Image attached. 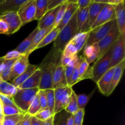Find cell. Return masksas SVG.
Masks as SVG:
<instances>
[{
	"mask_svg": "<svg viewBox=\"0 0 125 125\" xmlns=\"http://www.w3.org/2000/svg\"><path fill=\"white\" fill-rule=\"evenodd\" d=\"M61 54L51 48V51L44 58L39 67L42 72L41 81L39 90L52 89V78L55 68L60 63Z\"/></svg>",
	"mask_w": 125,
	"mask_h": 125,
	"instance_id": "6da1fadb",
	"label": "cell"
},
{
	"mask_svg": "<svg viewBox=\"0 0 125 125\" xmlns=\"http://www.w3.org/2000/svg\"><path fill=\"white\" fill-rule=\"evenodd\" d=\"M76 12L68 23L60 31L57 38L54 42L52 49L56 52L62 54L67 44L77 34Z\"/></svg>",
	"mask_w": 125,
	"mask_h": 125,
	"instance_id": "7a4b0ae2",
	"label": "cell"
},
{
	"mask_svg": "<svg viewBox=\"0 0 125 125\" xmlns=\"http://www.w3.org/2000/svg\"><path fill=\"white\" fill-rule=\"evenodd\" d=\"M39 88L22 89L17 88V92L12 99L16 106L24 113H26L30 104L39 92Z\"/></svg>",
	"mask_w": 125,
	"mask_h": 125,
	"instance_id": "3957f363",
	"label": "cell"
},
{
	"mask_svg": "<svg viewBox=\"0 0 125 125\" xmlns=\"http://www.w3.org/2000/svg\"><path fill=\"white\" fill-rule=\"evenodd\" d=\"M54 90V114L56 115L59 112L64 110L69 103L72 92V87L66 86L60 87Z\"/></svg>",
	"mask_w": 125,
	"mask_h": 125,
	"instance_id": "277c9868",
	"label": "cell"
},
{
	"mask_svg": "<svg viewBox=\"0 0 125 125\" xmlns=\"http://www.w3.org/2000/svg\"><path fill=\"white\" fill-rule=\"evenodd\" d=\"M112 47L102 57L97 59L95 61L94 64L92 66L93 75L92 80L95 83H97L102 76L110 68Z\"/></svg>",
	"mask_w": 125,
	"mask_h": 125,
	"instance_id": "5b68a950",
	"label": "cell"
},
{
	"mask_svg": "<svg viewBox=\"0 0 125 125\" xmlns=\"http://www.w3.org/2000/svg\"><path fill=\"white\" fill-rule=\"evenodd\" d=\"M116 24L117 22L115 19L90 30L87 41L85 46H89L93 44L98 43L107 35V34L112 30V28Z\"/></svg>",
	"mask_w": 125,
	"mask_h": 125,
	"instance_id": "8992f818",
	"label": "cell"
},
{
	"mask_svg": "<svg viewBox=\"0 0 125 125\" xmlns=\"http://www.w3.org/2000/svg\"><path fill=\"white\" fill-rule=\"evenodd\" d=\"M36 0H27L17 10V13L22 25L35 20Z\"/></svg>",
	"mask_w": 125,
	"mask_h": 125,
	"instance_id": "52a82bcc",
	"label": "cell"
},
{
	"mask_svg": "<svg viewBox=\"0 0 125 125\" xmlns=\"http://www.w3.org/2000/svg\"><path fill=\"white\" fill-rule=\"evenodd\" d=\"M125 38L120 36L112 47L110 68H114L125 59Z\"/></svg>",
	"mask_w": 125,
	"mask_h": 125,
	"instance_id": "ba28073f",
	"label": "cell"
},
{
	"mask_svg": "<svg viewBox=\"0 0 125 125\" xmlns=\"http://www.w3.org/2000/svg\"><path fill=\"white\" fill-rule=\"evenodd\" d=\"M120 36V33L118 31V27L116 24L112 29V30L105 36L102 40L98 43L100 50V54L98 58L102 57L118 40Z\"/></svg>",
	"mask_w": 125,
	"mask_h": 125,
	"instance_id": "9c48e42d",
	"label": "cell"
},
{
	"mask_svg": "<svg viewBox=\"0 0 125 125\" xmlns=\"http://www.w3.org/2000/svg\"><path fill=\"white\" fill-rule=\"evenodd\" d=\"M115 6L106 4L92 26L90 27V29L92 30L96 27L102 25L104 23L115 19Z\"/></svg>",
	"mask_w": 125,
	"mask_h": 125,
	"instance_id": "30bf717a",
	"label": "cell"
},
{
	"mask_svg": "<svg viewBox=\"0 0 125 125\" xmlns=\"http://www.w3.org/2000/svg\"><path fill=\"white\" fill-rule=\"evenodd\" d=\"M0 18L4 20L8 24L9 31L7 35L16 32L23 26L17 13V11L5 12L0 16Z\"/></svg>",
	"mask_w": 125,
	"mask_h": 125,
	"instance_id": "8fae6325",
	"label": "cell"
},
{
	"mask_svg": "<svg viewBox=\"0 0 125 125\" xmlns=\"http://www.w3.org/2000/svg\"><path fill=\"white\" fill-rule=\"evenodd\" d=\"M28 58H29V56L23 54L16 61L11 69L9 81H12L13 79L19 76L26 70L29 64Z\"/></svg>",
	"mask_w": 125,
	"mask_h": 125,
	"instance_id": "7c38bea8",
	"label": "cell"
},
{
	"mask_svg": "<svg viewBox=\"0 0 125 125\" xmlns=\"http://www.w3.org/2000/svg\"><path fill=\"white\" fill-rule=\"evenodd\" d=\"M88 7L81 10H77L76 12V33H84L90 31L89 23V12Z\"/></svg>",
	"mask_w": 125,
	"mask_h": 125,
	"instance_id": "4fadbf2b",
	"label": "cell"
},
{
	"mask_svg": "<svg viewBox=\"0 0 125 125\" xmlns=\"http://www.w3.org/2000/svg\"><path fill=\"white\" fill-rule=\"evenodd\" d=\"M61 6V5L56 8L51 10H48L45 13V15L40 20H39L37 25L39 30L47 29V28H51V27L54 28L56 15H57V12L59 10Z\"/></svg>",
	"mask_w": 125,
	"mask_h": 125,
	"instance_id": "5bb4252c",
	"label": "cell"
},
{
	"mask_svg": "<svg viewBox=\"0 0 125 125\" xmlns=\"http://www.w3.org/2000/svg\"><path fill=\"white\" fill-rule=\"evenodd\" d=\"M115 20L118 31L122 37L125 38V1L115 6Z\"/></svg>",
	"mask_w": 125,
	"mask_h": 125,
	"instance_id": "9a60e30c",
	"label": "cell"
},
{
	"mask_svg": "<svg viewBox=\"0 0 125 125\" xmlns=\"http://www.w3.org/2000/svg\"><path fill=\"white\" fill-rule=\"evenodd\" d=\"M52 89L68 85L66 81L64 67L60 63L54 70L52 78Z\"/></svg>",
	"mask_w": 125,
	"mask_h": 125,
	"instance_id": "2e32d148",
	"label": "cell"
},
{
	"mask_svg": "<svg viewBox=\"0 0 125 125\" xmlns=\"http://www.w3.org/2000/svg\"><path fill=\"white\" fill-rule=\"evenodd\" d=\"M114 68L115 67L109 68L96 83L100 92L105 96H107L109 89L112 81V74L114 71Z\"/></svg>",
	"mask_w": 125,
	"mask_h": 125,
	"instance_id": "e0dca14e",
	"label": "cell"
},
{
	"mask_svg": "<svg viewBox=\"0 0 125 125\" xmlns=\"http://www.w3.org/2000/svg\"><path fill=\"white\" fill-rule=\"evenodd\" d=\"M125 67V59L123 60L122 62L118 63L117 66H115L114 68V71L113 74H112V81H111V85H110L109 89L108 94H107V96H109L114 89H115L116 87L117 86L119 81H120L121 78L123 75V72H124Z\"/></svg>",
	"mask_w": 125,
	"mask_h": 125,
	"instance_id": "ac0fdd59",
	"label": "cell"
},
{
	"mask_svg": "<svg viewBox=\"0 0 125 125\" xmlns=\"http://www.w3.org/2000/svg\"><path fill=\"white\" fill-rule=\"evenodd\" d=\"M42 72L38 68L29 78L17 88L22 89H29L39 88L41 81Z\"/></svg>",
	"mask_w": 125,
	"mask_h": 125,
	"instance_id": "d6986e66",
	"label": "cell"
},
{
	"mask_svg": "<svg viewBox=\"0 0 125 125\" xmlns=\"http://www.w3.org/2000/svg\"><path fill=\"white\" fill-rule=\"evenodd\" d=\"M77 0L76 1H70V3L68 4V7H67V10H66L65 14L63 15V18H62V20L60 22L59 24H58L56 28L59 29L60 31L68 23L71 18L73 17L74 13L77 12L78 10V4L76 2Z\"/></svg>",
	"mask_w": 125,
	"mask_h": 125,
	"instance_id": "ffe728a7",
	"label": "cell"
},
{
	"mask_svg": "<svg viewBox=\"0 0 125 125\" xmlns=\"http://www.w3.org/2000/svg\"><path fill=\"white\" fill-rule=\"evenodd\" d=\"M99 54H100V50L98 43L84 46L83 56L89 64L95 62L98 58Z\"/></svg>",
	"mask_w": 125,
	"mask_h": 125,
	"instance_id": "44dd1931",
	"label": "cell"
},
{
	"mask_svg": "<svg viewBox=\"0 0 125 125\" xmlns=\"http://www.w3.org/2000/svg\"><path fill=\"white\" fill-rule=\"evenodd\" d=\"M105 4H106L97 2L96 0H95V1H93L92 0L90 4L88 7V9H88V12H89V23L90 28L92 26V25L94 23V22L95 21L96 18H97L98 15L100 13L101 10L103 9Z\"/></svg>",
	"mask_w": 125,
	"mask_h": 125,
	"instance_id": "7402d4cb",
	"label": "cell"
},
{
	"mask_svg": "<svg viewBox=\"0 0 125 125\" xmlns=\"http://www.w3.org/2000/svg\"><path fill=\"white\" fill-rule=\"evenodd\" d=\"M90 31L84 33H78L68 42L75 48L78 52L81 51L83 48L85 46L87 41L88 37H89Z\"/></svg>",
	"mask_w": 125,
	"mask_h": 125,
	"instance_id": "603a6c76",
	"label": "cell"
},
{
	"mask_svg": "<svg viewBox=\"0 0 125 125\" xmlns=\"http://www.w3.org/2000/svg\"><path fill=\"white\" fill-rule=\"evenodd\" d=\"M38 68H39L38 65H32L29 63L26 70L19 76H18L12 81V84H13L15 87L17 88L21 84H23L28 78H29Z\"/></svg>",
	"mask_w": 125,
	"mask_h": 125,
	"instance_id": "cb8c5ba5",
	"label": "cell"
},
{
	"mask_svg": "<svg viewBox=\"0 0 125 125\" xmlns=\"http://www.w3.org/2000/svg\"><path fill=\"white\" fill-rule=\"evenodd\" d=\"M53 29V27H51V28H47V29H41V30L38 31L37 33L36 34V35H35V37H34L32 40V42L31 45L29 46V48L27 50V51H26L25 53L23 55H26V56H29L31 52H32L34 50H35V48L36 46L39 45V43L42 40V39L45 37V35L48 34V32H50L52 29Z\"/></svg>",
	"mask_w": 125,
	"mask_h": 125,
	"instance_id": "d4e9b609",
	"label": "cell"
},
{
	"mask_svg": "<svg viewBox=\"0 0 125 125\" xmlns=\"http://www.w3.org/2000/svg\"><path fill=\"white\" fill-rule=\"evenodd\" d=\"M17 88L8 81H3L0 78V94L9 97L13 98L17 92Z\"/></svg>",
	"mask_w": 125,
	"mask_h": 125,
	"instance_id": "484cf974",
	"label": "cell"
},
{
	"mask_svg": "<svg viewBox=\"0 0 125 125\" xmlns=\"http://www.w3.org/2000/svg\"><path fill=\"white\" fill-rule=\"evenodd\" d=\"M39 29L37 27L17 48L15 50L18 51L19 52H20L21 54H24L25 53L26 51H27L28 48H29V46L31 45L32 42V40L34 37H35V35H36V34L37 33Z\"/></svg>",
	"mask_w": 125,
	"mask_h": 125,
	"instance_id": "4316f807",
	"label": "cell"
},
{
	"mask_svg": "<svg viewBox=\"0 0 125 125\" xmlns=\"http://www.w3.org/2000/svg\"><path fill=\"white\" fill-rule=\"evenodd\" d=\"M78 63H79V56L77 54L73 57V59L65 67H64L66 81H67L68 86L69 85L70 83L71 77H72V74L74 72V68L78 65Z\"/></svg>",
	"mask_w": 125,
	"mask_h": 125,
	"instance_id": "83f0119b",
	"label": "cell"
},
{
	"mask_svg": "<svg viewBox=\"0 0 125 125\" xmlns=\"http://www.w3.org/2000/svg\"><path fill=\"white\" fill-rule=\"evenodd\" d=\"M48 0H36L35 20H40L48 12Z\"/></svg>",
	"mask_w": 125,
	"mask_h": 125,
	"instance_id": "f1b7e54d",
	"label": "cell"
},
{
	"mask_svg": "<svg viewBox=\"0 0 125 125\" xmlns=\"http://www.w3.org/2000/svg\"><path fill=\"white\" fill-rule=\"evenodd\" d=\"M59 32V29H57L56 28H53V29H52L50 32L48 33V34L45 35V37L42 39V40L39 43V45H38L37 46H36V48H35V50H37V49L43 47V46L50 44V43H51L52 42H54V40H56V39L57 38Z\"/></svg>",
	"mask_w": 125,
	"mask_h": 125,
	"instance_id": "f546056e",
	"label": "cell"
},
{
	"mask_svg": "<svg viewBox=\"0 0 125 125\" xmlns=\"http://www.w3.org/2000/svg\"><path fill=\"white\" fill-rule=\"evenodd\" d=\"M64 110L66 112L71 115H74L79 110L77 103V95L74 91L72 92L69 103Z\"/></svg>",
	"mask_w": 125,
	"mask_h": 125,
	"instance_id": "4dcf8cb0",
	"label": "cell"
},
{
	"mask_svg": "<svg viewBox=\"0 0 125 125\" xmlns=\"http://www.w3.org/2000/svg\"><path fill=\"white\" fill-rule=\"evenodd\" d=\"M25 114L13 115L4 116L2 125H17L23 120Z\"/></svg>",
	"mask_w": 125,
	"mask_h": 125,
	"instance_id": "1f68e13d",
	"label": "cell"
},
{
	"mask_svg": "<svg viewBox=\"0 0 125 125\" xmlns=\"http://www.w3.org/2000/svg\"><path fill=\"white\" fill-rule=\"evenodd\" d=\"M17 59H18L13 60H4V68L1 74V78L2 80L8 81L12 66Z\"/></svg>",
	"mask_w": 125,
	"mask_h": 125,
	"instance_id": "d6a6232c",
	"label": "cell"
},
{
	"mask_svg": "<svg viewBox=\"0 0 125 125\" xmlns=\"http://www.w3.org/2000/svg\"><path fill=\"white\" fill-rule=\"evenodd\" d=\"M95 90H93L89 95H85V94H80L77 95V103H78V109H84L85 106L87 104L89 100H90L91 97L94 94Z\"/></svg>",
	"mask_w": 125,
	"mask_h": 125,
	"instance_id": "836d02e7",
	"label": "cell"
},
{
	"mask_svg": "<svg viewBox=\"0 0 125 125\" xmlns=\"http://www.w3.org/2000/svg\"><path fill=\"white\" fill-rule=\"evenodd\" d=\"M41 107H40V102H39V95H38V93L35 96V98L33 100L32 102L30 104L29 109H28V111L26 113L30 115L31 116H34V115L36 114L38 112L40 111Z\"/></svg>",
	"mask_w": 125,
	"mask_h": 125,
	"instance_id": "e575fe53",
	"label": "cell"
},
{
	"mask_svg": "<svg viewBox=\"0 0 125 125\" xmlns=\"http://www.w3.org/2000/svg\"><path fill=\"white\" fill-rule=\"evenodd\" d=\"M54 115H55L54 114L53 112H51L48 107H46V108L44 109L40 110L39 112H38L36 114H35L32 117H34L35 118L39 120L44 122V121L47 120L49 118H50L52 116Z\"/></svg>",
	"mask_w": 125,
	"mask_h": 125,
	"instance_id": "d590c367",
	"label": "cell"
},
{
	"mask_svg": "<svg viewBox=\"0 0 125 125\" xmlns=\"http://www.w3.org/2000/svg\"><path fill=\"white\" fill-rule=\"evenodd\" d=\"M46 94L47 107L54 113V90L52 89L45 90Z\"/></svg>",
	"mask_w": 125,
	"mask_h": 125,
	"instance_id": "8d00e7d4",
	"label": "cell"
},
{
	"mask_svg": "<svg viewBox=\"0 0 125 125\" xmlns=\"http://www.w3.org/2000/svg\"><path fill=\"white\" fill-rule=\"evenodd\" d=\"M70 1L66 0L65 2L61 5L59 10L57 12V15H56V20H55L54 24V28H56L58 26V24L60 23V22L61 21V20H62V18H63V15L65 14V12L66 10H67V7H68V4H69Z\"/></svg>",
	"mask_w": 125,
	"mask_h": 125,
	"instance_id": "74e56055",
	"label": "cell"
},
{
	"mask_svg": "<svg viewBox=\"0 0 125 125\" xmlns=\"http://www.w3.org/2000/svg\"><path fill=\"white\" fill-rule=\"evenodd\" d=\"M2 113L4 116L13 115L20 114H26L21 111L18 107H13V106H6L2 104Z\"/></svg>",
	"mask_w": 125,
	"mask_h": 125,
	"instance_id": "f35d334b",
	"label": "cell"
},
{
	"mask_svg": "<svg viewBox=\"0 0 125 125\" xmlns=\"http://www.w3.org/2000/svg\"><path fill=\"white\" fill-rule=\"evenodd\" d=\"M78 72H79V81L80 79L83 74L85 73L89 67V63L87 62L85 59L84 58L83 56H79V63H78Z\"/></svg>",
	"mask_w": 125,
	"mask_h": 125,
	"instance_id": "ab89813d",
	"label": "cell"
},
{
	"mask_svg": "<svg viewBox=\"0 0 125 125\" xmlns=\"http://www.w3.org/2000/svg\"><path fill=\"white\" fill-rule=\"evenodd\" d=\"M84 109H79L73 115V125H83Z\"/></svg>",
	"mask_w": 125,
	"mask_h": 125,
	"instance_id": "60d3db41",
	"label": "cell"
},
{
	"mask_svg": "<svg viewBox=\"0 0 125 125\" xmlns=\"http://www.w3.org/2000/svg\"><path fill=\"white\" fill-rule=\"evenodd\" d=\"M38 95H39V102H40V107H41L40 110L46 108L47 107V101H46L45 90H39L38 92Z\"/></svg>",
	"mask_w": 125,
	"mask_h": 125,
	"instance_id": "b9f144b4",
	"label": "cell"
},
{
	"mask_svg": "<svg viewBox=\"0 0 125 125\" xmlns=\"http://www.w3.org/2000/svg\"><path fill=\"white\" fill-rule=\"evenodd\" d=\"M23 54L19 52L16 50H13V51H9L7 52L5 56L1 57V58L4 60H13L18 59Z\"/></svg>",
	"mask_w": 125,
	"mask_h": 125,
	"instance_id": "7bdbcfd3",
	"label": "cell"
},
{
	"mask_svg": "<svg viewBox=\"0 0 125 125\" xmlns=\"http://www.w3.org/2000/svg\"><path fill=\"white\" fill-rule=\"evenodd\" d=\"M0 100L3 105H6V106H13V107H18L15 104L12 98L9 97V96H6L4 95L0 94Z\"/></svg>",
	"mask_w": 125,
	"mask_h": 125,
	"instance_id": "ee69618b",
	"label": "cell"
},
{
	"mask_svg": "<svg viewBox=\"0 0 125 125\" xmlns=\"http://www.w3.org/2000/svg\"><path fill=\"white\" fill-rule=\"evenodd\" d=\"M78 65H77L76 67H75V68H74V72H73L72 77H71L70 83L69 85H68V86L71 87H72L73 85H74V84H76V83H78V82H79V72H78Z\"/></svg>",
	"mask_w": 125,
	"mask_h": 125,
	"instance_id": "f6af8a7d",
	"label": "cell"
},
{
	"mask_svg": "<svg viewBox=\"0 0 125 125\" xmlns=\"http://www.w3.org/2000/svg\"><path fill=\"white\" fill-rule=\"evenodd\" d=\"M66 0H48V11L51 10L53 9L56 8L65 2Z\"/></svg>",
	"mask_w": 125,
	"mask_h": 125,
	"instance_id": "bcb514c9",
	"label": "cell"
},
{
	"mask_svg": "<svg viewBox=\"0 0 125 125\" xmlns=\"http://www.w3.org/2000/svg\"><path fill=\"white\" fill-rule=\"evenodd\" d=\"M92 0H77L76 2L78 4V9L81 10L88 7Z\"/></svg>",
	"mask_w": 125,
	"mask_h": 125,
	"instance_id": "7dc6e473",
	"label": "cell"
},
{
	"mask_svg": "<svg viewBox=\"0 0 125 125\" xmlns=\"http://www.w3.org/2000/svg\"><path fill=\"white\" fill-rule=\"evenodd\" d=\"M9 25L4 20L0 18V34H8Z\"/></svg>",
	"mask_w": 125,
	"mask_h": 125,
	"instance_id": "c3c4849f",
	"label": "cell"
},
{
	"mask_svg": "<svg viewBox=\"0 0 125 125\" xmlns=\"http://www.w3.org/2000/svg\"><path fill=\"white\" fill-rule=\"evenodd\" d=\"M71 114H69L66 112L62 114L56 125H67V120H68V117Z\"/></svg>",
	"mask_w": 125,
	"mask_h": 125,
	"instance_id": "681fc988",
	"label": "cell"
},
{
	"mask_svg": "<svg viewBox=\"0 0 125 125\" xmlns=\"http://www.w3.org/2000/svg\"><path fill=\"white\" fill-rule=\"evenodd\" d=\"M92 67H89L88 68V69L87 70L86 72H85L84 74H83V76L81 78L80 81H81L83 80V79H92Z\"/></svg>",
	"mask_w": 125,
	"mask_h": 125,
	"instance_id": "f907efd6",
	"label": "cell"
},
{
	"mask_svg": "<svg viewBox=\"0 0 125 125\" xmlns=\"http://www.w3.org/2000/svg\"><path fill=\"white\" fill-rule=\"evenodd\" d=\"M32 118V116H31L30 115L26 113L23 119V121H22L21 125H31Z\"/></svg>",
	"mask_w": 125,
	"mask_h": 125,
	"instance_id": "816d5d0a",
	"label": "cell"
},
{
	"mask_svg": "<svg viewBox=\"0 0 125 125\" xmlns=\"http://www.w3.org/2000/svg\"><path fill=\"white\" fill-rule=\"evenodd\" d=\"M54 116H52L50 118L46 121L42 122V125H54Z\"/></svg>",
	"mask_w": 125,
	"mask_h": 125,
	"instance_id": "f5cc1de1",
	"label": "cell"
},
{
	"mask_svg": "<svg viewBox=\"0 0 125 125\" xmlns=\"http://www.w3.org/2000/svg\"><path fill=\"white\" fill-rule=\"evenodd\" d=\"M42 121L39 120L35 118L34 117H32L31 125H42Z\"/></svg>",
	"mask_w": 125,
	"mask_h": 125,
	"instance_id": "db71d44e",
	"label": "cell"
},
{
	"mask_svg": "<svg viewBox=\"0 0 125 125\" xmlns=\"http://www.w3.org/2000/svg\"><path fill=\"white\" fill-rule=\"evenodd\" d=\"M4 68V60L0 57V78H1V74Z\"/></svg>",
	"mask_w": 125,
	"mask_h": 125,
	"instance_id": "11a10c76",
	"label": "cell"
},
{
	"mask_svg": "<svg viewBox=\"0 0 125 125\" xmlns=\"http://www.w3.org/2000/svg\"><path fill=\"white\" fill-rule=\"evenodd\" d=\"M67 125H73V115H70L67 120Z\"/></svg>",
	"mask_w": 125,
	"mask_h": 125,
	"instance_id": "9f6ffc18",
	"label": "cell"
},
{
	"mask_svg": "<svg viewBox=\"0 0 125 125\" xmlns=\"http://www.w3.org/2000/svg\"><path fill=\"white\" fill-rule=\"evenodd\" d=\"M3 113H2V104L0 100V120L3 121Z\"/></svg>",
	"mask_w": 125,
	"mask_h": 125,
	"instance_id": "6f0895ef",
	"label": "cell"
},
{
	"mask_svg": "<svg viewBox=\"0 0 125 125\" xmlns=\"http://www.w3.org/2000/svg\"><path fill=\"white\" fill-rule=\"evenodd\" d=\"M22 121H23V120H22ZM22 121H21L20 122H19V123H18L17 125H21V124H22Z\"/></svg>",
	"mask_w": 125,
	"mask_h": 125,
	"instance_id": "680465c9",
	"label": "cell"
},
{
	"mask_svg": "<svg viewBox=\"0 0 125 125\" xmlns=\"http://www.w3.org/2000/svg\"><path fill=\"white\" fill-rule=\"evenodd\" d=\"M2 123V121H1V120H0V125H1Z\"/></svg>",
	"mask_w": 125,
	"mask_h": 125,
	"instance_id": "91938a15",
	"label": "cell"
},
{
	"mask_svg": "<svg viewBox=\"0 0 125 125\" xmlns=\"http://www.w3.org/2000/svg\"><path fill=\"white\" fill-rule=\"evenodd\" d=\"M2 125V124H1V125Z\"/></svg>",
	"mask_w": 125,
	"mask_h": 125,
	"instance_id": "94428289",
	"label": "cell"
}]
</instances>
